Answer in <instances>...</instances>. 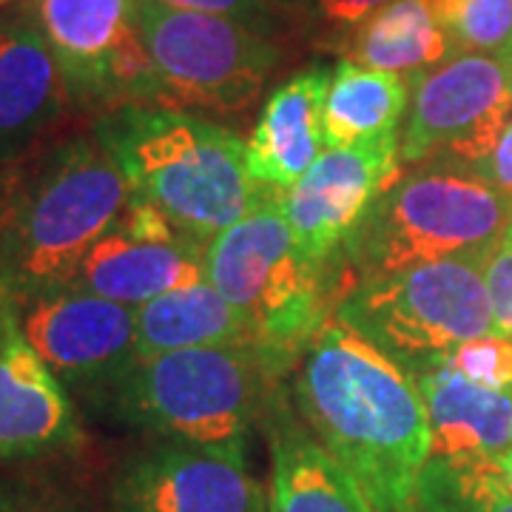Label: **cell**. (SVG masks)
I'll return each mask as SVG.
<instances>
[{
	"instance_id": "1",
	"label": "cell",
	"mask_w": 512,
	"mask_h": 512,
	"mask_svg": "<svg viewBox=\"0 0 512 512\" xmlns=\"http://www.w3.org/2000/svg\"><path fill=\"white\" fill-rule=\"evenodd\" d=\"M296 402L373 512H410L430 461V424L404 367L333 319L302 350Z\"/></svg>"
},
{
	"instance_id": "2",
	"label": "cell",
	"mask_w": 512,
	"mask_h": 512,
	"mask_svg": "<svg viewBox=\"0 0 512 512\" xmlns=\"http://www.w3.org/2000/svg\"><path fill=\"white\" fill-rule=\"evenodd\" d=\"M97 140L123 168L131 197L200 245L276 194L251 177L237 134L197 114L123 106L97 126Z\"/></svg>"
},
{
	"instance_id": "3",
	"label": "cell",
	"mask_w": 512,
	"mask_h": 512,
	"mask_svg": "<svg viewBox=\"0 0 512 512\" xmlns=\"http://www.w3.org/2000/svg\"><path fill=\"white\" fill-rule=\"evenodd\" d=\"M131 200L123 168L94 137L46 154L6 191L0 211V291L15 302L72 285L83 259Z\"/></svg>"
},
{
	"instance_id": "4",
	"label": "cell",
	"mask_w": 512,
	"mask_h": 512,
	"mask_svg": "<svg viewBox=\"0 0 512 512\" xmlns=\"http://www.w3.org/2000/svg\"><path fill=\"white\" fill-rule=\"evenodd\" d=\"M510 225L512 194L464 165H421L373 202L345 248L367 282L453 256H490Z\"/></svg>"
},
{
	"instance_id": "5",
	"label": "cell",
	"mask_w": 512,
	"mask_h": 512,
	"mask_svg": "<svg viewBox=\"0 0 512 512\" xmlns=\"http://www.w3.org/2000/svg\"><path fill=\"white\" fill-rule=\"evenodd\" d=\"M279 367L251 345L174 350L137 359L103 390L120 419L174 444L242 450Z\"/></svg>"
},
{
	"instance_id": "6",
	"label": "cell",
	"mask_w": 512,
	"mask_h": 512,
	"mask_svg": "<svg viewBox=\"0 0 512 512\" xmlns=\"http://www.w3.org/2000/svg\"><path fill=\"white\" fill-rule=\"evenodd\" d=\"M322 271L296 245L282 194L205 245V279L242 316L256 348L279 365L328 325Z\"/></svg>"
},
{
	"instance_id": "7",
	"label": "cell",
	"mask_w": 512,
	"mask_h": 512,
	"mask_svg": "<svg viewBox=\"0 0 512 512\" xmlns=\"http://www.w3.org/2000/svg\"><path fill=\"white\" fill-rule=\"evenodd\" d=\"M490 256H453L359 282L339 302V322L416 376L461 342L493 333Z\"/></svg>"
},
{
	"instance_id": "8",
	"label": "cell",
	"mask_w": 512,
	"mask_h": 512,
	"mask_svg": "<svg viewBox=\"0 0 512 512\" xmlns=\"http://www.w3.org/2000/svg\"><path fill=\"white\" fill-rule=\"evenodd\" d=\"M140 29L157 77L154 106L239 114L279 63L271 37L251 23L143 3Z\"/></svg>"
},
{
	"instance_id": "9",
	"label": "cell",
	"mask_w": 512,
	"mask_h": 512,
	"mask_svg": "<svg viewBox=\"0 0 512 512\" xmlns=\"http://www.w3.org/2000/svg\"><path fill=\"white\" fill-rule=\"evenodd\" d=\"M410 109L399 134L404 165L473 168L512 120V66L501 55L453 52L407 77Z\"/></svg>"
},
{
	"instance_id": "10",
	"label": "cell",
	"mask_w": 512,
	"mask_h": 512,
	"mask_svg": "<svg viewBox=\"0 0 512 512\" xmlns=\"http://www.w3.org/2000/svg\"><path fill=\"white\" fill-rule=\"evenodd\" d=\"M143 0H35L72 103L154 106L157 77L140 29Z\"/></svg>"
},
{
	"instance_id": "11",
	"label": "cell",
	"mask_w": 512,
	"mask_h": 512,
	"mask_svg": "<svg viewBox=\"0 0 512 512\" xmlns=\"http://www.w3.org/2000/svg\"><path fill=\"white\" fill-rule=\"evenodd\" d=\"M20 322L63 387H109L137 362L134 308L66 285L20 302Z\"/></svg>"
},
{
	"instance_id": "12",
	"label": "cell",
	"mask_w": 512,
	"mask_h": 512,
	"mask_svg": "<svg viewBox=\"0 0 512 512\" xmlns=\"http://www.w3.org/2000/svg\"><path fill=\"white\" fill-rule=\"evenodd\" d=\"M399 177V134L367 146L328 148L311 171L282 194L285 217L302 254L325 268L365 222L373 202Z\"/></svg>"
},
{
	"instance_id": "13",
	"label": "cell",
	"mask_w": 512,
	"mask_h": 512,
	"mask_svg": "<svg viewBox=\"0 0 512 512\" xmlns=\"http://www.w3.org/2000/svg\"><path fill=\"white\" fill-rule=\"evenodd\" d=\"M205 279V245L180 234L163 214L128 200L120 222L83 259L72 285L126 308Z\"/></svg>"
},
{
	"instance_id": "14",
	"label": "cell",
	"mask_w": 512,
	"mask_h": 512,
	"mask_svg": "<svg viewBox=\"0 0 512 512\" xmlns=\"http://www.w3.org/2000/svg\"><path fill=\"white\" fill-rule=\"evenodd\" d=\"M120 512H268L242 450L168 444L131 461L117 478Z\"/></svg>"
},
{
	"instance_id": "15",
	"label": "cell",
	"mask_w": 512,
	"mask_h": 512,
	"mask_svg": "<svg viewBox=\"0 0 512 512\" xmlns=\"http://www.w3.org/2000/svg\"><path fill=\"white\" fill-rule=\"evenodd\" d=\"M77 439L63 382L29 342L18 302L0 291V461L46 456Z\"/></svg>"
},
{
	"instance_id": "16",
	"label": "cell",
	"mask_w": 512,
	"mask_h": 512,
	"mask_svg": "<svg viewBox=\"0 0 512 512\" xmlns=\"http://www.w3.org/2000/svg\"><path fill=\"white\" fill-rule=\"evenodd\" d=\"M72 103L35 12L0 18V165L18 163Z\"/></svg>"
},
{
	"instance_id": "17",
	"label": "cell",
	"mask_w": 512,
	"mask_h": 512,
	"mask_svg": "<svg viewBox=\"0 0 512 512\" xmlns=\"http://www.w3.org/2000/svg\"><path fill=\"white\" fill-rule=\"evenodd\" d=\"M330 74L319 66L293 74L268 97L254 134L245 143L248 171L262 188L288 194L328 151L322 111Z\"/></svg>"
},
{
	"instance_id": "18",
	"label": "cell",
	"mask_w": 512,
	"mask_h": 512,
	"mask_svg": "<svg viewBox=\"0 0 512 512\" xmlns=\"http://www.w3.org/2000/svg\"><path fill=\"white\" fill-rule=\"evenodd\" d=\"M430 424V458L495 464L512 450V390H490L447 365L413 376Z\"/></svg>"
},
{
	"instance_id": "19",
	"label": "cell",
	"mask_w": 512,
	"mask_h": 512,
	"mask_svg": "<svg viewBox=\"0 0 512 512\" xmlns=\"http://www.w3.org/2000/svg\"><path fill=\"white\" fill-rule=\"evenodd\" d=\"M137 359L191 348L251 345L254 333L208 279L134 308Z\"/></svg>"
},
{
	"instance_id": "20",
	"label": "cell",
	"mask_w": 512,
	"mask_h": 512,
	"mask_svg": "<svg viewBox=\"0 0 512 512\" xmlns=\"http://www.w3.org/2000/svg\"><path fill=\"white\" fill-rule=\"evenodd\" d=\"M271 453L268 512H373L359 484L319 439L288 424L279 427Z\"/></svg>"
},
{
	"instance_id": "21",
	"label": "cell",
	"mask_w": 512,
	"mask_h": 512,
	"mask_svg": "<svg viewBox=\"0 0 512 512\" xmlns=\"http://www.w3.org/2000/svg\"><path fill=\"white\" fill-rule=\"evenodd\" d=\"M407 100L410 83L404 74L376 72L353 60H342L330 74L322 111L325 146H367L399 134Z\"/></svg>"
},
{
	"instance_id": "22",
	"label": "cell",
	"mask_w": 512,
	"mask_h": 512,
	"mask_svg": "<svg viewBox=\"0 0 512 512\" xmlns=\"http://www.w3.org/2000/svg\"><path fill=\"white\" fill-rule=\"evenodd\" d=\"M345 43V60L404 77L433 69L453 55L433 12V0H393L356 26Z\"/></svg>"
},
{
	"instance_id": "23",
	"label": "cell",
	"mask_w": 512,
	"mask_h": 512,
	"mask_svg": "<svg viewBox=\"0 0 512 512\" xmlns=\"http://www.w3.org/2000/svg\"><path fill=\"white\" fill-rule=\"evenodd\" d=\"M410 512H512V493L493 464L430 458L416 481Z\"/></svg>"
},
{
	"instance_id": "24",
	"label": "cell",
	"mask_w": 512,
	"mask_h": 512,
	"mask_svg": "<svg viewBox=\"0 0 512 512\" xmlns=\"http://www.w3.org/2000/svg\"><path fill=\"white\" fill-rule=\"evenodd\" d=\"M453 52L501 55L512 40V0H433Z\"/></svg>"
},
{
	"instance_id": "25",
	"label": "cell",
	"mask_w": 512,
	"mask_h": 512,
	"mask_svg": "<svg viewBox=\"0 0 512 512\" xmlns=\"http://www.w3.org/2000/svg\"><path fill=\"white\" fill-rule=\"evenodd\" d=\"M439 362L473 384L490 390H512V342L498 333H484L478 339L461 342Z\"/></svg>"
},
{
	"instance_id": "26",
	"label": "cell",
	"mask_w": 512,
	"mask_h": 512,
	"mask_svg": "<svg viewBox=\"0 0 512 512\" xmlns=\"http://www.w3.org/2000/svg\"><path fill=\"white\" fill-rule=\"evenodd\" d=\"M484 276L493 313V333L512 342V225L490 256Z\"/></svg>"
},
{
	"instance_id": "27",
	"label": "cell",
	"mask_w": 512,
	"mask_h": 512,
	"mask_svg": "<svg viewBox=\"0 0 512 512\" xmlns=\"http://www.w3.org/2000/svg\"><path fill=\"white\" fill-rule=\"evenodd\" d=\"M387 3L393 0H308V12L325 35L350 37L356 26H362Z\"/></svg>"
},
{
	"instance_id": "28",
	"label": "cell",
	"mask_w": 512,
	"mask_h": 512,
	"mask_svg": "<svg viewBox=\"0 0 512 512\" xmlns=\"http://www.w3.org/2000/svg\"><path fill=\"white\" fill-rule=\"evenodd\" d=\"M165 9H183V12H202V15H222V18L242 20L262 29L276 12L279 0H143Z\"/></svg>"
},
{
	"instance_id": "29",
	"label": "cell",
	"mask_w": 512,
	"mask_h": 512,
	"mask_svg": "<svg viewBox=\"0 0 512 512\" xmlns=\"http://www.w3.org/2000/svg\"><path fill=\"white\" fill-rule=\"evenodd\" d=\"M473 171L481 174L487 183H493L495 188H501L504 194H512V120L504 128V134L498 137L493 154L473 165Z\"/></svg>"
},
{
	"instance_id": "30",
	"label": "cell",
	"mask_w": 512,
	"mask_h": 512,
	"mask_svg": "<svg viewBox=\"0 0 512 512\" xmlns=\"http://www.w3.org/2000/svg\"><path fill=\"white\" fill-rule=\"evenodd\" d=\"M495 473H498V478L507 484V490L512 493V450H507L504 456H498L495 458Z\"/></svg>"
},
{
	"instance_id": "31",
	"label": "cell",
	"mask_w": 512,
	"mask_h": 512,
	"mask_svg": "<svg viewBox=\"0 0 512 512\" xmlns=\"http://www.w3.org/2000/svg\"><path fill=\"white\" fill-rule=\"evenodd\" d=\"M501 57H504V60H507V63H510V66H512V40H510V46H507V49L501 52Z\"/></svg>"
},
{
	"instance_id": "32",
	"label": "cell",
	"mask_w": 512,
	"mask_h": 512,
	"mask_svg": "<svg viewBox=\"0 0 512 512\" xmlns=\"http://www.w3.org/2000/svg\"><path fill=\"white\" fill-rule=\"evenodd\" d=\"M3 200H6V185H3V177H0V211H3Z\"/></svg>"
},
{
	"instance_id": "33",
	"label": "cell",
	"mask_w": 512,
	"mask_h": 512,
	"mask_svg": "<svg viewBox=\"0 0 512 512\" xmlns=\"http://www.w3.org/2000/svg\"><path fill=\"white\" fill-rule=\"evenodd\" d=\"M12 3H18V0H0V9H6V6H12Z\"/></svg>"
},
{
	"instance_id": "34",
	"label": "cell",
	"mask_w": 512,
	"mask_h": 512,
	"mask_svg": "<svg viewBox=\"0 0 512 512\" xmlns=\"http://www.w3.org/2000/svg\"><path fill=\"white\" fill-rule=\"evenodd\" d=\"M0 512H12V510H9V507H3V504H0Z\"/></svg>"
}]
</instances>
